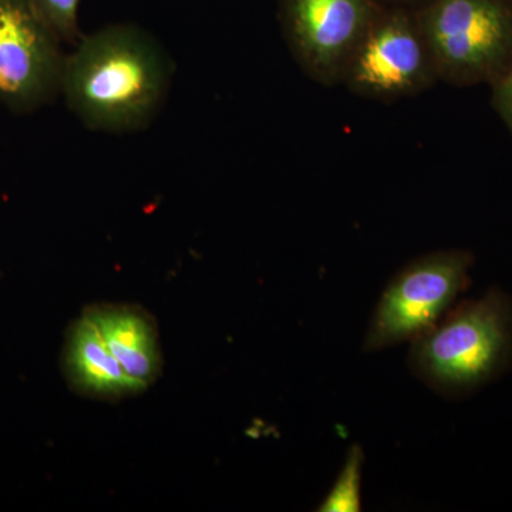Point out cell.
<instances>
[{"label":"cell","mask_w":512,"mask_h":512,"mask_svg":"<svg viewBox=\"0 0 512 512\" xmlns=\"http://www.w3.org/2000/svg\"><path fill=\"white\" fill-rule=\"evenodd\" d=\"M171 60L136 25H110L74 46L64 62L67 107L89 130L131 133L147 127L170 89Z\"/></svg>","instance_id":"cell-1"},{"label":"cell","mask_w":512,"mask_h":512,"mask_svg":"<svg viewBox=\"0 0 512 512\" xmlns=\"http://www.w3.org/2000/svg\"><path fill=\"white\" fill-rule=\"evenodd\" d=\"M512 362V298L490 289L451 308L410 343V372L441 396L464 397L503 375Z\"/></svg>","instance_id":"cell-2"},{"label":"cell","mask_w":512,"mask_h":512,"mask_svg":"<svg viewBox=\"0 0 512 512\" xmlns=\"http://www.w3.org/2000/svg\"><path fill=\"white\" fill-rule=\"evenodd\" d=\"M416 18L440 82L493 84L512 64V0H431Z\"/></svg>","instance_id":"cell-3"},{"label":"cell","mask_w":512,"mask_h":512,"mask_svg":"<svg viewBox=\"0 0 512 512\" xmlns=\"http://www.w3.org/2000/svg\"><path fill=\"white\" fill-rule=\"evenodd\" d=\"M474 255L440 249L417 256L387 282L369 320L363 350L412 343L433 329L470 285Z\"/></svg>","instance_id":"cell-4"},{"label":"cell","mask_w":512,"mask_h":512,"mask_svg":"<svg viewBox=\"0 0 512 512\" xmlns=\"http://www.w3.org/2000/svg\"><path fill=\"white\" fill-rule=\"evenodd\" d=\"M439 82L416 12L382 8L350 57L340 84L362 99L393 103L419 96Z\"/></svg>","instance_id":"cell-5"},{"label":"cell","mask_w":512,"mask_h":512,"mask_svg":"<svg viewBox=\"0 0 512 512\" xmlns=\"http://www.w3.org/2000/svg\"><path fill=\"white\" fill-rule=\"evenodd\" d=\"M62 40L35 0H0V103L28 114L62 93Z\"/></svg>","instance_id":"cell-6"},{"label":"cell","mask_w":512,"mask_h":512,"mask_svg":"<svg viewBox=\"0 0 512 512\" xmlns=\"http://www.w3.org/2000/svg\"><path fill=\"white\" fill-rule=\"evenodd\" d=\"M380 9L376 0H278V19L302 72L333 87Z\"/></svg>","instance_id":"cell-7"},{"label":"cell","mask_w":512,"mask_h":512,"mask_svg":"<svg viewBox=\"0 0 512 512\" xmlns=\"http://www.w3.org/2000/svg\"><path fill=\"white\" fill-rule=\"evenodd\" d=\"M63 362L67 379L80 393L99 399H119L144 390L110 352L90 312L70 329Z\"/></svg>","instance_id":"cell-8"},{"label":"cell","mask_w":512,"mask_h":512,"mask_svg":"<svg viewBox=\"0 0 512 512\" xmlns=\"http://www.w3.org/2000/svg\"><path fill=\"white\" fill-rule=\"evenodd\" d=\"M90 315L124 372L146 390L161 369L156 328L146 313L128 306H106L93 309Z\"/></svg>","instance_id":"cell-9"},{"label":"cell","mask_w":512,"mask_h":512,"mask_svg":"<svg viewBox=\"0 0 512 512\" xmlns=\"http://www.w3.org/2000/svg\"><path fill=\"white\" fill-rule=\"evenodd\" d=\"M365 451L353 444L345 457L342 470L328 495L319 504L320 512H359L362 510V478Z\"/></svg>","instance_id":"cell-10"},{"label":"cell","mask_w":512,"mask_h":512,"mask_svg":"<svg viewBox=\"0 0 512 512\" xmlns=\"http://www.w3.org/2000/svg\"><path fill=\"white\" fill-rule=\"evenodd\" d=\"M82 0H35L43 18L63 43L76 46L84 36L79 25Z\"/></svg>","instance_id":"cell-11"},{"label":"cell","mask_w":512,"mask_h":512,"mask_svg":"<svg viewBox=\"0 0 512 512\" xmlns=\"http://www.w3.org/2000/svg\"><path fill=\"white\" fill-rule=\"evenodd\" d=\"M493 107L512 134V64L493 84Z\"/></svg>","instance_id":"cell-12"},{"label":"cell","mask_w":512,"mask_h":512,"mask_svg":"<svg viewBox=\"0 0 512 512\" xmlns=\"http://www.w3.org/2000/svg\"><path fill=\"white\" fill-rule=\"evenodd\" d=\"M431 0H376L377 5L382 8H397L406 10H419L424 6L429 5Z\"/></svg>","instance_id":"cell-13"}]
</instances>
